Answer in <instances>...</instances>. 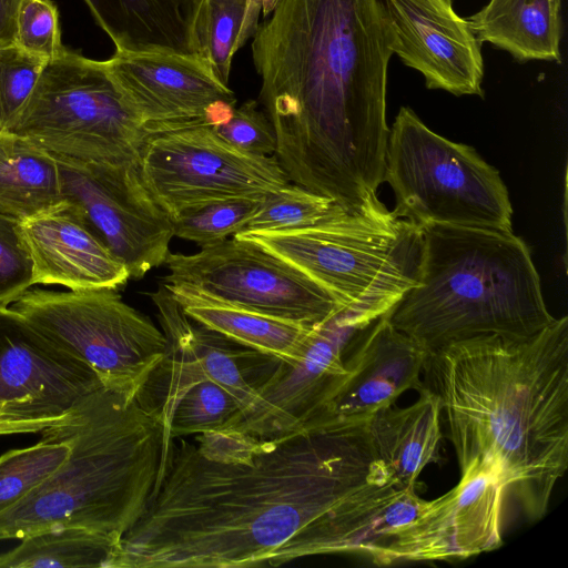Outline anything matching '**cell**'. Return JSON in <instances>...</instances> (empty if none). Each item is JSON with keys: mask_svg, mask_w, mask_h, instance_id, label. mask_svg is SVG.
I'll list each match as a JSON object with an SVG mask.
<instances>
[{"mask_svg": "<svg viewBox=\"0 0 568 568\" xmlns=\"http://www.w3.org/2000/svg\"><path fill=\"white\" fill-rule=\"evenodd\" d=\"M103 386L10 306H0V405L36 417L64 416Z\"/></svg>", "mask_w": 568, "mask_h": 568, "instance_id": "19", "label": "cell"}, {"mask_svg": "<svg viewBox=\"0 0 568 568\" xmlns=\"http://www.w3.org/2000/svg\"><path fill=\"white\" fill-rule=\"evenodd\" d=\"M55 156L138 164L144 129L103 61L65 50L49 60L10 131Z\"/></svg>", "mask_w": 568, "mask_h": 568, "instance_id": "8", "label": "cell"}, {"mask_svg": "<svg viewBox=\"0 0 568 568\" xmlns=\"http://www.w3.org/2000/svg\"><path fill=\"white\" fill-rule=\"evenodd\" d=\"M253 36L260 101L291 182L349 210L381 201L393 55L377 0H281Z\"/></svg>", "mask_w": 568, "mask_h": 568, "instance_id": "2", "label": "cell"}, {"mask_svg": "<svg viewBox=\"0 0 568 568\" xmlns=\"http://www.w3.org/2000/svg\"><path fill=\"white\" fill-rule=\"evenodd\" d=\"M116 53L199 55L195 22L201 0H83Z\"/></svg>", "mask_w": 568, "mask_h": 568, "instance_id": "21", "label": "cell"}, {"mask_svg": "<svg viewBox=\"0 0 568 568\" xmlns=\"http://www.w3.org/2000/svg\"><path fill=\"white\" fill-rule=\"evenodd\" d=\"M389 48L427 89L484 97L481 43L453 0H377Z\"/></svg>", "mask_w": 568, "mask_h": 568, "instance_id": "17", "label": "cell"}, {"mask_svg": "<svg viewBox=\"0 0 568 568\" xmlns=\"http://www.w3.org/2000/svg\"><path fill=\"white\" fill-rule=\"evenodd\" d=\"M164 264L166 286L312 327L346 308L287 262L234 236L193 254L170 252Z\"/></svg>", "mask_w": 568, "mask_h": 568, "instance_id": "11", "label": "cell"}, {"mask_svg": "<svg viewBox=\"0 0 568 568\" xmlns=\"http://www.w3.org/2000/svg\"><path fill=\"white\" fill-rule=\"evenodd\" d=\"M423 382L442 404L459 469L498 466L530 521L568 467V317L527 337L480 335L427 353Z\"/></svg>", "mask_w": 568, "mask_h": 568, "instance_id": "3", "label": "cell"}, {"mask_svg": "<svg viewBox=\"0 0 568 568\" xmlns=\"http://www.w3.org/2000/svg\"><path fill=\"white\" fill-rule=\"evenodd\" d=\"M427 352L382 315L363 328L344 355L346 376L304 430H331L364 424L395 405L407 390L424 387Z\"/></svg>", "mask_w": 568, "mask_h": 568, "instance_id": "18", "label": "cell"}, {"mask_svg": "<svg viewBox=\"0 0 568 568\" xmlns=\"http://www.w3.org/2000/svg\"><path fill=\"white\" fill-rule=\"evenodd\" d=\"M149 295L158 310L166 351L138 395L139 403L155 414L166 430L181 397L192 386L211 381L235 398L239 413L248 409L256 388L278 361L194 322L163 284Z\"/></svg>", "mask_w": 568, "mask_h": 568, "instance_id": "13", "label": "cell"}, {"mask_svg": "<svg viewBox=\"0 0 568 568\" xmlns=\"http://www.w3.org/2000/svg\"><path fill=\"white\" fill-rule=\"evenodd\" d=\"M10 307L128 399L138 398L165 355L162 329L116 290H28Z\"/></svg>", "mask_w": 568, "mask_h": 568, "instance_id": "9", "label": "cell"}, {"mask_svg": "<svg viewBox=\"0 0 568 568\" xmlns=\"http://www.w3.org/2000/svg\"><path fill=\"white\" fill-rule=\"evenodd\" d=\"M67 414L53 418L36 417L0 405V435L41 433L49 426L63 420Z\"/></svg>", "mask_w": 568, "mask_h": 568, "instance_id": "36", "label": "cell"}, {"mask_svg": "<svg viewBox=\"0 0 568 568\" xmlns=\"http://www.w3.org/2000/svg\"><path fill=\"white\" fill-rule=\"evenodd\" d=\"M372 322L345 308L316 326L302 359L294 364L278 362L256 388L252 406L221 429L257 438L303 432L345 378L348 344Z\"/></svg>", "mask_w": 568, "mask_h": 568, "instance_id": "15", "label": "cell"}, {"mask_svg": "<svg viewBox=\"0 0 568 568\" xmlns=\"http://www.w3.org/2000/svg\"><path fill=\"white\" fill-rule=\"evenodd\" d=\"M417 283L386 313L427 353L480 335L531 336L554 317L513 230L426 225Z\"/></svg>", "mask_w": 568, "mask_h": 568, "instance_id": "5", "label": "cell"}, {"mask_svg": "<svg viewBox=\"0 0 568 568\" xmlns=\"http://www.w3.org/2000/svg\"><path fill=\"white\" fill-rule=\"evenodd\" d=\"M239 412L237 402L226 389L211 381L201 382L176 404L166 427L168 438L221 429Z\"/></svg>", "mask_w": 568, "mask_h": 568, "instance_id": "31", "label": "cell"}, {"mask_svg": "<svg viewBox=\"0 0 568 568\" xmlns=\"http://www.w3.org/2000/svg\"><path fill=\"white\" fill-rule=\"evenodd\" d=\"M21 1L0 0V49L17 43V19Z\"/></svg>", "mask_w": 568, "mask_h": 568, "instance_id": "37", "label": "cell"}, {"mask_svg": "<svg viewBox=\"0 0 568 568\" xmlns=\"http://www.w3.org/2000/svg\"><path fill=\"white\" fill-rule=\"evenodd\" d=\"M138 168L170 216L233 199H264L291 183L275 155H253L223 141L210 124L145 132Z\"/></svg>", "mask_w": 568, "mask_h": 568, "instance_id": "10", "label": "cell"}, {"mask_svg": "<svg viewBox=\"0 0 568 568\" xmlns=\"http://www.w3.org/2000/svg\"><path fill=\"white\" fill-rule=\"evenodd\" d=\"M371 321L386 314L417 283L423 234L379 202L342 210L314 224L277 231H241Z\"/></svg>", "mask_w": 568, "mask_h": 568, "instance_id": "6", "label": "cell"}, {"mask_svg": "<svg viewBox=\"0 0 568 568\" xmlns=\"http://www.w3.org/2000/svg\"><path fill=\"white\" fill-rule=\"evenodd\" d=\"M402 488L364 424L257 438L217 429L168 442L143 514L108 568H244L365 555Z\"/></svg>", "mask_w": 568, "mask_h": 568, "instance_id": "1", "label": "cell"}, {"mask_svg": "<svg viewBox=\"0 0 568 568\" xmlns=\"http://www.w3.org/2000/svg\"><path fill=\"white\" fill-rule=\"evenodd\" d=\"M62 201L54 155L23 136L0 132V212L23 221Z\"/></svg>", "mask_w": 568, "mask_h": 568, "instance_id": "25", "label": "cell"}, {"mask_svg": "<svg viewBox=\"0 0 568 568\" xmlns=\"http://www.w3.org/2000/svg\"><path fill=\"white\" fill-rule=\"evenodd\" d=\"M247 14L243 27L242 44L244 45L247 40L254 36L258 28V18L262 13L267 18L281 2V0H246Z\"/></svg>", "mask_w": 568, "mask_h": 568, "instance_id": "38", "label": "cell"}, {"mask_svg": "<svg viewBox=\"0 0 568 568\" xmlns=\"http://www.w3.org/2000/svg\"><path fill=\"white\" fill-rule=\"evenodd\" d=\"M39 443L0 456V515L45 481L68 458L71 446L43 429Z\"/></svg>", "mask_w": 568, "mask_h": 568, "instance_id": "27", "label": "cell"}, {"mask_svg": "<svg viewBox=\"0 0 568 568\" xmlns=\"http://www.w3.org/2000/svg\"><path fill=\"white\" fill-rule=\"evenodd\" d=\"M48 61L20 47L0 49V132H10Z\"/></svg>", "mask_w": 568, "mask_h": 568, "instance_id": "32", "label": "cell"}, {"mask_svg": "<svg viewBox=\"0 0 568 568\" xmlns=\"http://www.w3.org/2000/svg\"><path fill=\"white\" fill-rule=\"evenodd\" d=\"M54 158L63 200L81 210L130 277L141 280L164 264L174 237L172 220L146 190L138 164Z\"/></svg>", "mask_w": 568, "mask_h": 568, "instance_id": "14", "label": "cell"}, {"mask_svg": "<svg viewBox=\"0 0 568 568\" xmlns=\"http://www.w3.org/2000/svg\"><path fill=\"white\" fill-rule=\"evenodd\" d=\"M246 14V0H201L200 3L195 22L197 53L227 87L233 55L243 47Z\"/></svg>", "mask_w": 568, "mask_h": 568, "instance_id": "28", "label": "cell"}, {"mask_svg": "<svg viewBox=\"0 0 568 568\" xmlns=\"http://www.w3.org/2000/svg\"><path fill=\"white\" fill-rule=\"evenodd\" d=\"M442 414L439 397L424 385L412 405L383 408L365 422L376 456L402 488L417 487L424 468L439 460Z\"/></svg>", "mask_w": 568, "mask_h": 568, "instance_id": "22", "label": "cell"}, {"mask_svg": "<svg viewBox=\"0 0 568 568\" xmlns=\"http://www.w3.org/2000/svg\"><path fill=\"white\" fill-rule=\"evenodd\" d=\"M211 128L223 141L242 152L265 156L276 152L274 128L255 100L235 106L224 120Z\"/></svg>", "mask_w": 568, "mask_h": 568, "instance_id": "34", "label": "cell"}, {"mask_svg": "<svg viewBox=\"0 0 568 568\" xmlns=\"http://www.w3.org/2000/svg\"><path fill=\"white\" fill-rule=\"evenodd\" d=\"M16 44L47 61L65 50L61 42L58 8L52 0L21 1Z\"/></svg>", "mask_w": 568, "mask_h": 568, "instance_id": "35", "label": "cell"}, {"mask_svg": "<svg viewBox=\"0 0 568 568\" xmlns=\"http://www.w3.org/2000/svg\"><path fill=\"white\" fill-rule=\"evenodd\" d=\"M384 182L393 212L418 226L513 230V206L499 172L473 146L432 131L408 106L389 129Z\"/></svg>", "mask_w": 568, "mask_h": 568, "instance_id": "7", "label": "cell"}, {"mask_svg": "<svg viewBox=\"0 0 568 568\" xmlns=\"http://www.w3.org/2000/svg\"><path fill=\"white\" fill-rule=\"evenodd\" d=\"M506 491L491 459H474L459 481L428 500L413 519L379 534L365 556L378 566L407 561L463 560L499 548Z\"/></svg>", "mask_w": 568, "mask_h": 568, "instance_id": "12", "label": "cell"}, {"mask_svg": "<svg viewBox=\"0 0 568 568\" xmlns=\"http://www.w3.org/2000/svg\"><path fill=\"white\" fill-rule=\"evenodd\" d=\"M103 63L145 132L213 125L236 105L234 92L200 55L115 52Z\"/></svg>", "mask_w": 568, "mask_h": 568, "instance_id": "16", "label": "cell"}, {"mask_svg": "<svg viewBox=\"0 0 568 568\" xmlns=\"http://www.w3.org/2000/svg\"><path fill=\"white\" fill-rule=\"evenodd\" d=\"M120 541L80 527L41 530L0 554V568H108Z\"/></svg>", "mask_w": 568, "mask_h": 568, "instance_id": "26", "label": "cell"}, {"mask_svg": "<svg viewBox=\"0 0 568 568\" xmlns=\"http://www.w3.org/2000/svg\"><path fill=\"white\" fill-rule=\"evenodd\" d=\"M562 0H489L467 20L480 43L508 52L518 62H560Z\"/></svg>", "mask_w": 568, "mask_h": 568, "instance_id": "23", "label": "cell"}, {"mask_svg": "<svg viewBox=\"0 0 568 568\" xmlns=\"http://www.w3.org/2000/svg\"><path fill=\"white\" fill-rule=\"evenodd\" d=\"M70 454L29 496L0 515V540L80 527L121 541L143 514L169 438L161 419L138 399L104 386L45 428Z\"/></svg>", "mask_w": 568, "mask_h": 568, "instance_id": "4", "label": "cell"}, {"mask_svg": "<svg viewBox=\"0 0 568 568\" xmlns=\"http://www.w3.org/2000/svg\"><path fill=\"white\" fill-rule=\"evenodd\" d=\"M345 209L331 197L291 182L283 189L266 195L257 213L242 231L298 229Z\"/></svg>", "mask_w": 568, "mask_h": 568, "instance_id": "29", "label": "cell"}, {"mask_svg": "<svg viewBox=\"0 0 568 568\" xmlns=\"http://www.w3.org/2000/svg\"><path fill=\"white\" fill-rule=\"evenodd\" d=\"M164 286L194 322L241 346L287 364L302 359L316 327L212 301L180 287Z\"/></svg>", "mask_w": 568, "mask_h": 568, "instance_id": "24", "label": "cell"}, {"mask_svg": "<svg viewBox=\"0 0 568 568\" xmlns=\"http://www.w3.org/2000/svg\"><path fill=\"white\" fill-rule=\"evenodd\" d=\"M264 199H233L184 211L172 219L174 236L201 247L214 245L241 232Z\"/></svg>", "mask_w": 568, "mask_h": 568, "instance_id": "30", "label": "cell"}, {"mask_svg": "<svg viewBox=\"0 0 568 568\" xmlns=\"http://www.w3.org/2000/svg\"><path fill=\"white\" fill-rule=\"evenodd\" d=\"M33 282L22 221L0 212V306L16 302Z\"/></svg>", "mask_w": 568, "mask_h": 568, "instance_id": "33", "label": "cell"}, {"mask_svg": "<svg viewBox=\"0 0 568 568\" xmlns=\"http://www.w3.org/2000/svg\"><path fill=\"white\" fill-rule=\"evenodd\" d=\"M34 284L72 291L118 290L130 278L125 265L73 203L59 204L22 221Z\"/></svg>", "mask_w": 568, "mask_h": 568, "instance_id": "20", "label": "cell"}]
</instances>
